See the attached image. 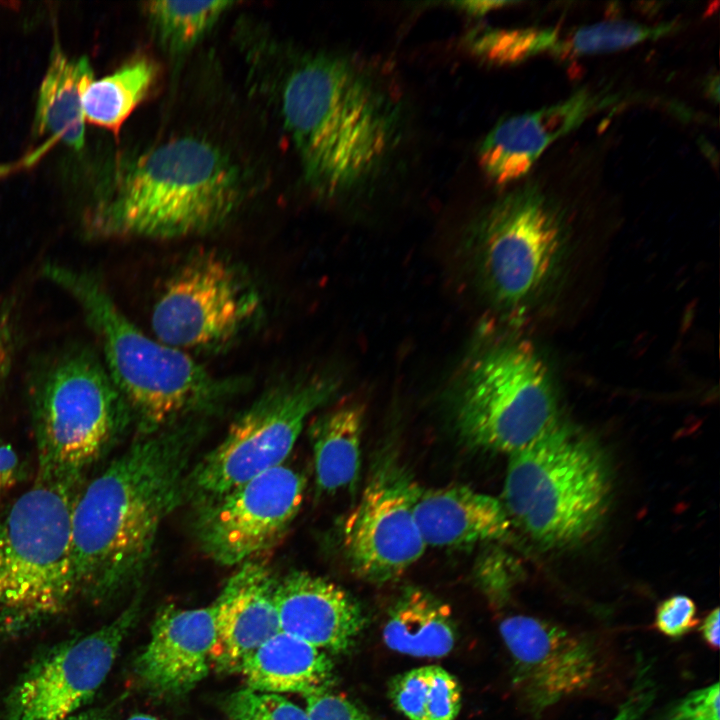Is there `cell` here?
<instances>
[{
  "label": "cell",
  "instance_id": "ac0fdd59",
  "mask_svg": "<svg viewBox=\"0 0 720 720\" xmlns=\"http://www.w3.org/2000/svg\"><path fill=\"white\" fill-rule=\"evenodd\" d=\"M275 606L280 630L332 652L350 649L365 618L358 602L337 584L305 571L276 580Z\"/></svg>",
  "mask_w": 720,
  "mask_h": 720
},
{
  "label": "cell",
  "instance_id": "d6986e66",
  "mask_svg": "<svg viewBox=\"0 0 720 720\" xmlns=\"http://www.w3.org/2000/svg\"><path fill=\"white\" fill-rule=\"evenodd\" d=\"M276 579L257 561L242 564L213 602L216 638L211 663L238 672L243 661L280 630L274 600Z\"/></svg>",
  "mask_w": 720,
  "mask_h": 720
},
{
  "label": "cell",
  "instance_id": "44dd1931",
  "mask_svg": "<svg viewBox=\"0 0 720 720\" xmlns=\"http://www.w3.org/2000/svg\"><path fill=\"white\" fill-rule=\"evenodd\" d=\"M238 672L247 688L306 697L328 689L333 663L323 650L279 631L251 653Z\"/></svg>",
  "mask_w": 720,
  "mask_h": 720
},
{
  "label": "cell",
  "instance_id": "f546056e",
  "mask_svg": "<svg viewBox=\"0 0 720 720\" xmlns=\"http://www.w3.org/2000/svg\"><path fill=\"white\" fill-rule=\"evenodd\" d=\"M230 720H309L307 712L280 694L245 688L225 702Z\"/></svg>",
  "mask_w": 720,
  "mask_h": 720
},
{
  "label": "cell",
  "instance_id": "52a82bcc",
  "mask_svg": "<svg viewBox=\"0 0 720 720\" xmlns=\"http://www.w3.org/2000/svg\"><path fill=\"white\" fill-rule=\"evenodd\" d=\"M83 484L35 479L0 511V623L53 616L79 593L71 513Z\"/></svg>",
  "mask_w": 720,
  "mask_h": 720
},
{
  "label": "cell",
  "instance_id": "e575fe53",
  "mask_svg": "<svg viewBox=\"0 0 720 720\" xmlns=\"http://www.w3.org/2000/svg\"><path fill=\"white\" fill-rule=\"evenodd\" d=\"M305 710L309 720H368L352 702L328 689L306 696Z\"/></svg>",
  "mask_w": 720,
  "mask_h": 720
},
{
  "label": "cell",
  "instance_id": "603a6c76",
  "mask_svg": "<svg viewBox=\"0 0 720 720\" xmlns=\"http://www.w3.org/2000/svg\"><path fill=\"white\" fill-rule=\"evenodd\" d=\"M382 634L391 650L414 657H443L455 644L450 609L418 588L407 589L396 601Z\"/></svg>",
  "mask_w": 720,
  "mask_h": 720
},
{
  "label": "cell",
  "instance_id": "5bb4252c",
  "mask_svg": "<svg viewBox=\"0 0 720 720\" xmlns=\"http://www.w3.org/2000/svg\"><path fill=\"white\" fill-rule=\"evenodd\" d=\"M140 606L141 600L136 597L110 623L61 644L36 662L8 696L9 720H65L73 716L108 676Z\"/></svg>",
  "mask_w": 720,
  "mask_h": 720
},
{
  "label": "cell",
  "instance_id": "5b68a950",
  "mask_svg": "<svg viewBox=\"0 0 720 720\" xmlns=\"http://www.w3.org/2000/svg\"><path fill=\"white\" fill-rule=\"evenodd\" d=\"M28 401L39 480L83 481L132 422L102 358L86 344H65L36 359Z\"/></svg>",
  "mask_w": 720,
  "mask_h": 720
},
{
  "label": "cell",
  "instance_id": "3957f363",
  "mask_svg": "<svg viewBox=\"0 0 720 720\" xmlns=\"http://www.w3.org/2000/svg\"><path fill=\"white\" fill-rule=\"evenodd\" d=\"M244 193L239 166L215 143L182 136L120 162L82 214L89 238L168 239L224 224Z\"/></svg>",
  "mask_w": 720,
  "mask_h": 720
},
{
  "label": "cell",
  "instance_id": "7402d4cb",
  "mask_svg": "<svg viewBox=\"0 0 720 720\" xmlns=\"http://www.w3.org/2000/svg\"><path fill=\"white\" fill-rule=\"evenodd\" d=\"M87 57H68L55 43L42 79L34 117V128L50 141L79 150L84 145L83 96L94 80Z\"/></svg>",
  "mask_w": 720,
  "mask_h": 720
},
{
  "label": "cell",
  "instance_id": "74e56055",
  "mask_svg": "<svg viewBox=\"0 0 720 720\" xmlns=\"http://www.w3.org/2000/svg\"><path fill=\"white\" fill-rule=\"evenodd\" d=\"M513 3L514 2L507 1H466L459 2L457 3V5H460L463 9H465L471 14L482 15L492 9H496L498 7Z\"/></svg>",
  "mask_w": 720,
  "mask_h": 720
},
{
  "label": "cell",
  "instance_id": "1f68e13d",
  "mask_svg": "<svg viewBox=\"0 0 720 720\" xmlns=\"http://www.w3.org/2000/svg\"><path fill=\"white\" fill-rule=\"evenodd\" d=\"M718 682L694 690L665 711L662 720H720Z\"/></svg>",
  "mask_w": 720,
  "mask_h": 720
},
{
  "label": "cell",
  "instance_id": "30bf717a",
  "mask_svg": "<svg viewBox=\"0 0 720 720\" xmlns=\"http://www.w3.org/2000/svg\"><path fill=\"white\" fill-rule=\"evenodd\" d=\"M338 387L335 377L312 376L264 392L233 420L224 438L190 467L184 500L201 507L283 465L307 418Z\"/></svg>",
  "mask_w": 720,
  "mask_h": 720
},
{
  "label": "cell",
  "instance_id": "4fadbf2b",
  "mask_svg": "<svg viewBox=\"0 0 720 720\" xmlns=\"http://www.w3.org/2000/svg\"><path fill=\"white\" fill-rule=\"evenodd\" d=\"M306 480L281 465L196 508L202 551L220 565H242L277 545L295 519Z\"/></svg>",
  "mask_w": 720,
  "mask_h": 720
},
{
  "label": "cell",
  "instance_id": "ab89813d",
  "mask_svg": "<svg viewBox=\"0 0 720 720\" xmlns=\"http://www.w3.org/2000/svg\"><path fill=\"white\" fill-rule=\"evenodd\" d=\"M127 720H159L158 718L148 714H135Z\"/></svg>",
  "mask_w": 720,
  "mask_h": 720
},
{
  "label": "cell",
  "instance_id": "484cf974",
  "mask_svg": "<svg viewBox=\"0 0 720 720\" xmlns=\"http://www.w3.org/2000/svg\"><path fill=\"white\" fill-rule=\"evenodd\" d=\"M389 695L409 720H455L461 708L458 681L439 666H423L397 675Z\"/></svg>",
  "mask_w": 720,
  "mask_h": 720
},
{
  "label": "cell",
  "instance_id": "8fae6325",
  "mask_svg": "<svg viewBox=\"0 0 720 720\" xmlns=\"http://www.w3.org/2000/svg\"><path fill=\"white\" fill-rule=\"evenodd\" d=\"M256 286L229 259L205 252L188 259L164 285L151 324L156 339L177 349L221 348L261 311Z\"/></svg>",
  "mask_w": 720,
  "mask_h": 720
},
{
  "label": "cell",
  "instance_id": "4316f807",
  "mask_svg": "<svg viewBox=\"0 0 720 720\" xmlns=\"http://www.w3.org/2000/svg\"><path fill=\"white\" fill-rule=\"evenodd\" d=\"M234 5L232 1H149L143 9L152 32L171 55L191 50Z\"/></svg>",
  "mask_w": 720,
  "mask_h": 720
},
{
  "label": "cell",
  "instance_id": "d6a6232c",
  "mask_svg": "<svg viewBox=\"0 0 720 720\" xmlns=\"http://www.w3.org/2000/svg\"><path fill=\"white\" fill-rule=\"evenodd\" d=\"M696 611L694 601L688 596H671L656 610V628L669 638H681L698 624Z\"/></svg>",
  "mask_w": 720,
  "mask_h": 720
},
{
  "label": "cell",
  "instance_id": "e0dca14e",
  "mask_svg": "<svg viewBox=\"0 0 720 720\" xmlns=\"http://www.w3.org/2000/svg\"><path fill=\"white\" fill-rule=\"evenodd\" d=\"M215 638L213 603L194 609L166 605L154 619L136 673L153 693L185 694L208 674Z\"/></svg>",
  "mask_w": 720,
  "mask_h": 720
},
{
  "label": "cell",
  "instance_id": "7a4b0ae2",
  "mask_svg": "<svg viewBox=\"0 0 720 720\" xmlns=\"http://www.w3.org/2000/svg\"><path fill=\"white\" fill-rule=\"evenodd\" d=\"M279 101L305 179L326 196L369 182L400 136L401 103L375 73L347 56L302 57L283 76Z\"/></svg>",
  "mask_w": 720,
  "mask_h": 720
},
{
  "label": "cell",
  "instance_id": "8992f818",
  "mask_svg": "<svg viewBox=\"0 0 720 720\" xmlns=\"http://www.w3.org/2000/svg\"><path fill=\"white\" fill-rule=\"evenodd\" d=\"M611 472L598 445L560 423L509 454L503 505L534 541L566 548L589 538L610 502Z\"/></svg>",
  "mask_w": 720,
  "mask_h": 720
},
{
  "label": "cell",
  "instance_id": "f35d334b",
  "mask_svg": "<svg viewBox=\"0 0 720 720\" xmlns=\"http://www.w3.org/2000/svg\"><path fill=\"white\" fill-rule=\"evenodd\" d=\"M65 720H107L102 714L96 712H88L73 715Z\"/></svg>",
  "mask_w": 720,
  "mask_h": 720
},
{
  "label": "cell",
  "instance_id": "ba28073f",
  "mask_svg": "<svg viewBox=\"0 0 720 720\" xmlns=\"http://www.w3.org/2000/svg\"><path fill=\"white\" fill-rule=\"evenodd\" d=\"M453 407L466 443L507 454L563 422L549 367L521 342L496 344L478 354L459 380Z\"/></svg>",
  "mask_w": 720,
  "mask_h": 720
},
{
  "label": "cell",
  "instance_id": "8d00e7d4",
  "mask_svg": "<svg viewBox=\"0 0 720 720\" xmlns=\"http://www.w3.org/2000/svg\"><path fill=\"white\" fill-rule=\"evenodd\" d=\"M719 608H715L704 619L700 632L705 642L713 649L719 647Z\"/></svg>",
  "mask_w": 720,
  "mask_h": 720
},
{
  "label": "cell",
  "instance_id": "2e32d148",
  "mask_svg": "<svg viewBox=\"0 0 720 720\" xmlns=\"http://www.w3.org/2000/svg\"><path fill=\"white\" fill-rule=\"evenodd\" d=\"M616 99L607 91L582 87L556 104L500 122L479 148L482 170L499 185L520 179L550 144Z\"/></svg>",
  "mask_w": 720,
  "mask_h": 720
},
{
  "label": "cell",
  "instance_id": "83f0119b",
  "mask_svg": "<svg viewBox=\"0 0 720 720\" xmlns=\"http://www.w3.org/2000/svg\"><path fill=\"white\" fill-rule=\"evenodd\" d=\"M670 21L648 26L627 20H609L578 28L568 38L558 40L553 53L559 57L610 53L647 40H657L678 29Z\"/></svg>",
  "mask_w": 720,
  "mask_h": 720
},
{
  "label": "cell",
  "instance_id": "ffe728a7",
  "mask_svg": "<svg viewBox=\"0 0 720 720\" xmlns=\"http://www.w3.org/2000/svg\"><path fill=\"white\" fill-rule=\"evenodd\" d=\"M414 514L426 546L434 547L503 539L511 526L500 500L463 485L421 489Z\"/></svg>",
  "mask_w": 720,
  "mask_h": 720
},
{
  "label": "cell",
  "instance_id": "f1b7e54d",
  "mask_svg": "<svg viewBox=\"0 0 720 720\" xmlns=\"http://www.w3.org/2000/svg\"><path fill=\"white\" fill-rule=\"evenodd\" d=\"M558 40L554 28L487 29L474 33L470 44L476 54L491 62L511 64L552 52Z\"/></svg>",
  "mask_w": 720,
  "mask_h": 720
},
{
  "label": "cell",
  "instance_id": "cb8c5ba5",
  "mask_svg": "<svg viewBox=\"0 0 720 720\" xmlns=\"http://www.w3.org/2000/svg\"><path fill=\"white\" fill-rule=\"evenodd\" d=\"M364 412L358 404L332 410L313 425L317 488L326 493L353 488L358 480Z\"/></svg>",
  "mask_w": 720,
  "mask_h": 720
},
{
  "label": "cell",
  "instance_id": "277c9868",
  "mask_svg": "<svg viewBox=\"0 0 720 720\" xmlns=\"http://www.w3.org/2000/svg\"><path fill=\"white\" fill-rule=\"evenodd\" d=\"M42 273L80 306L140 435L192 421L238 386L215 377L183 350L146 335L94 274L56 263L45 264Z\"/></svg>",
  "mask_w": 720,
  "mask_h": 720
},
{
  "label": "cell",
  "instance_id": "9a60e30c",
  "mask_svg": "<svg viewBox=\"0 0 720 720\" xmlns=\"http://www.w3.org/2000/svg\"><path fill=\"white\" fill-rule=\"evenodd\" d=\"M499 631L513 662L515 688L535 716L598 679L600 656L584 635L526 615L505 618Z\"/></svg>",
  "mask_w": 720,
  "mask_h": 720
},
{
  "label": "cell",
  "instance_id": "d590c367",
  "mask_svg": "<svg viewBox=\"0 0 720 720\" xmlns=\"http://www.w3.org/2000/svg\"><path fill=\"white\" fill-rule=\"evenodd\" d=\"M27 476L26 465L14 447L0 438V503Z\"/></svg>",
  "mask_w": 720,
  "mask_h": 720
},
{
  "label": "cell",
  "instance_id": "836d02e7",
  "mask_svg": "<svg viewBox=\"0 0 720 720\" xmlns=\"http://www.w3.org/2000/svg\"><path fill=\"white\" fill-rule=\"evenodd\" d=\"M656 697V684L651 666L640 661L633 684L625 701L612 720H642Z\"/></svg>",
  "mask_w": 720,
  "mask_h": 720
},
{
  "label": "cell",
  "instance_id": "7c38bea8",
  "mask_svg": "<svg viewBox=\"0 0 720 720\" xmlns=\"http://www.w3.org/2000/svg\"><path fill=\"white\" fill-rule=\"evenodd\" d=\"M420 490L397 456L378 457L342 527L343 550L356 576L389 582L421 558L427 546L414 514Z\"/></svg>",
  "mask_w": 720,
  "mask_h": 720
},
{
  "label": "cell",
  "instance_id": "4dcf8cb0",
  "mask_svg": "<svg viewBox=\"0 0 720 720\" xmlns=\"http://www.w3.org/2000/svg\"><path fill=\"white\" fill-rule=\"evenodd\" d=\"M20 312L16 293L0 296V395L12 375L21 344Z\"/></svg>",
  "mask_w": 720,
  "mask_h": 720
},
{
  "label": "cell",
  "instance_id": "d4e9b609",
  "mask_svg": "<svg viewBox=\"0 0 720 720\" xmlns=\"http://www.w3.org/2000/svg\"><path fill=\"white\" fill-rule=\"evenodd\" d=\"M157 66L147 57L135 58L110 75L93 80L83 96L85 121L117 131L149 93Z\"/></svg>",
  "mask_w": 720,
  "mask_h": 720
},
{
  "label": "cell",
  "instance_id": "6da1fadb",
  "mask_svg": "<svg viewBox=\"0 0 720 720\" xmlns=\"http://www.w3.org/2000/svg\"><path fill=\"white\" fill-rule=\"evenodd\" d=\"M199 427L140 435L77 493L71 546L79 593L107 600L138 583L165 519L184 501Z\"/></svg>",
  "mask_w": 720,
  "mask_h": 720
},
{
  "label": "cell",
  "instance_id": "9c48e42d",
  "mask_svg": "<svg viewBox=\"0 0 720 720\" xmlns=\"http://www.w3.org/2000/svg\"><path fill=\"white\" fill-rule=\"evenodd\" d=\"M480 286L499 308L537 303L559 277L568 248V223L556 200L537 182L498 199L473 236Z\"/></svg>",
  "mask_w": 720,
  "mask_h": 720
}]
</instances>
